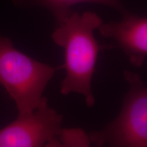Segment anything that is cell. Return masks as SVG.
I'll return each mask as SVG.
<instances>
[{
  "label": "cell",
  "instance_id": "6da1fadb",
  "mask_svg": "<svg viewBox=\"0 0 147 147\" xmlns=\"http://www.w3.org/2000/svg\"><path fill=\"white\" fill-rule=\"evenodd\" d=\"M102 23L95 12H72L57 23L52 34L53 41L65 53V62L61 67L65 69V76L61 84V93L82 95L89 108L95 105L91 81L98 54L104 48L95 39L94 31Z\"/></svg>",
  "mask_w": 147,
  "mask_h": 147
},
{
  "label": "cell",
  "instance_id": "7a4b0ae2",
  "mask_svg": "<svg viewBox=\"0 0 147 147\" xmlns=\"http://www.w3.org/2000/svg\"><path fill=\"white\" fill-rule=\"evenodd\" d=\"M56 70L18 51L0 35V83L15 102L18 115L31 113L39 106Z\"/></svg>",
  "mask_w": 147,
  "mask_h": 147
},
{
  "label": "cell",
  "instance_id": "3957f363",
  "mask_svg": "<svg viewBox=\"0 0 147 147\" xmlns=\"http://www.w3.org/2000/svg\"><path fill=\"white\" fill-rule=\"evenodd\" d=\"M128 91L117 117L105 127L88 134L97 146L147 147V87L137 73L123 72Z\"/></svg>",
  "mask_w": 147,
  "mask_h": 147
},
{
  "label": "cell",
  "instance_id": "277c9868",
  "mask_svg": "<svg viewBox=\"0 0 147 147\" xmlns=\"http://www.w3.org/2000/svg\"><path fill=\"white\" fill-rule=\"evenodd\" d=\"M63 117L48 104L45 97L34 110L18 115L0 129V147L60 146Z\"/></svg>",
  "mask_w": 147,
  "mask_h": 147
},
{
  "label": "cell",
  "instance_id": "5b68a950",
  "mask_svg": "<svg viewBox=\"0 0 147 147\" xmlns=\"http://www.w3.org/2000/svg\"><path fill=\"white\" fill-rule=\"evenodd\" d=\"M97 29L103 37L115 41L134 66L144 64L147 58V16L125 13L122 21L102 23Z\"/></svg>",
  "mask_w": 147,
  "mask_h": 147
},
{
  "label": "cell",
  "instance_id": "8992f818",
  "mask_svg": "<svg viewBox=\"0 0 147 147\" xmlns=\"http://www.w3.org/2000/svg\"><path fill=\"white\" fill-rule=\"evenodd\" d=\"M36 3L50 10L54 14L57 23L69 15L73 5L82 3H95L112 7L125 14V10L120 0H34Z\"/></svg>",
  "mask_w": 147,
  "mask_h": 147
},
{
  "label": "cell",
  "instance_id": "52a82bcc",
  "mask_svg": "<svg viewBox=\"0 0 147 147\" xmlns=\"http://www.w3.org/2000/svg\"><path fill=\"white\" fill-rule=\"evenodd\" d=\"M61 146H89L90 139L88 134L80 129H63L59 136Z\"/></svg>",
  "mask_w": 147,
  "mask_h": 147
}]
</instances>
